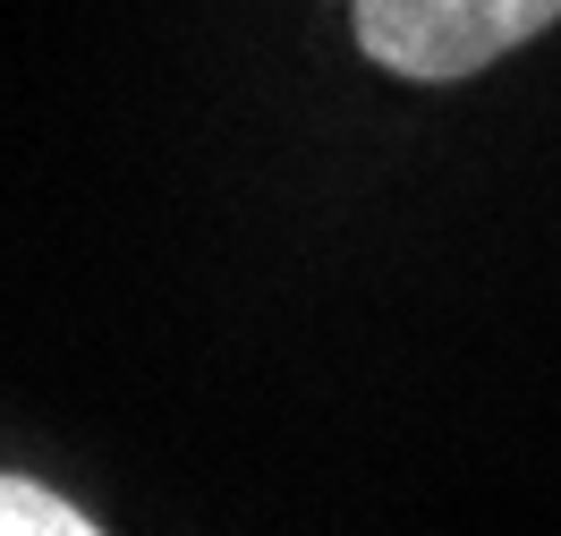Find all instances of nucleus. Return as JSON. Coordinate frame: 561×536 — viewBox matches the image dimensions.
I'll use <instances>...</instances> for the list:
<instances>
[{
    "instance_id": "f03ea898",
    "label": "nucleus",
    "mask_w": 561,
    "mask_h": 536,
    "mask_svg": "<svg viewBox=\"0 0 561 536\" xmlns=\"http://www.w3.org/2000/svg\"><path fill=\"white\" fill-rule=\"evenodd\" d=\"M0 536H103V528L35 477H0Z\"/></svg>"
},
{
    "instance_id": "f257e3e1",
    "label": "nucleus",
    "mask_w": 561,
    "mask_h": 536,
    "mask_svg": "<svg viewBox=\"0 0 561 536\" xmlns=\"http://www.w3.org/2000/svg\"><path fill=\"white\" fill-rule=\"evenodd\" d=\"M561 26V0H350V43L400 85H468Z\"/></svg>"
}]
</instances>
